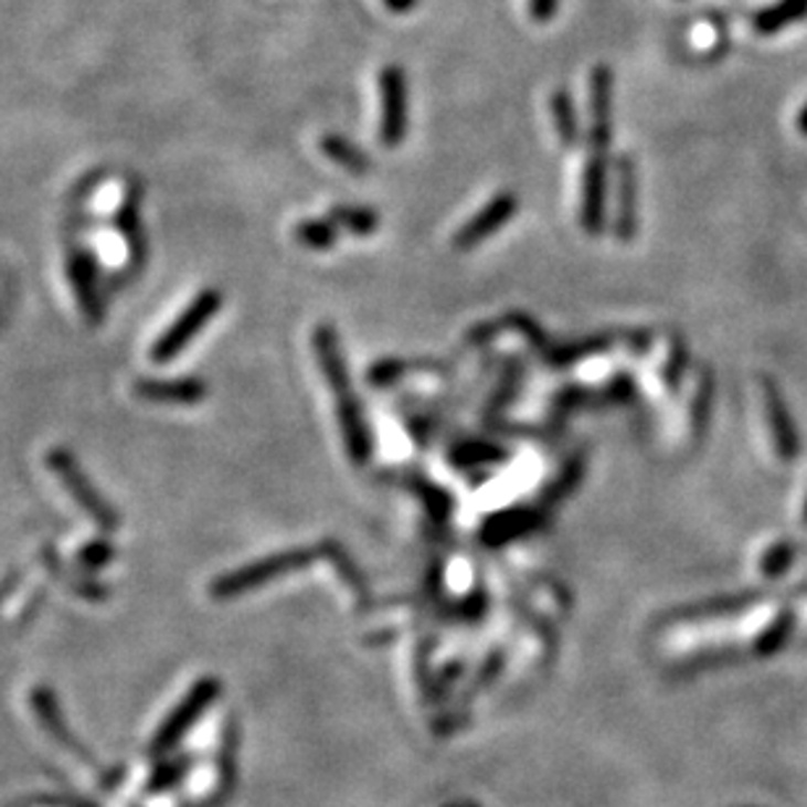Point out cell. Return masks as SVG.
Returning <instances> with one entry per match:
<instances>
[{
	"mask_svg": "<svg viewBox=\"0 0 807 807\" xmlns=\"http://www.w3.org/2000/svg\"><path fill=\"white\" fill-rule=\"evenodd\" d=\"M582 229L598 236L606 226V152H591L582 177Z\"/></svg>",
	"mask_w": 807,
	"mask_h": 807,
	"instance_id": "10",
	"label": "cell"
},
{
	"mask_svg": "<svg viewBox=\"0 0 807 807\" xmlns=\"http://www.w3.org/2000/svg\"><path fill=\"white\" fill-rule=\"evenodd\" d=\"M114 556H116V549H110V545L103 543V540H95V543H87L79 551V564L84 566V570L95 572V570H100V566L108 564Z\"/></svg>",
	"mask_w": 807,
	"mask_h": 807,
	"instance_id": "29",
	"label": "cell"
},
{
	"mask_svg": "<svg viewBox=\"0 0 807 807\" xmlns=\"http://www.w3.org/2000/svg\"><path fill=\"white\" fill-rule=\"evenodd\" d=\"M221 307H223L221 291H215V289L200 291L198 297L192 299V305H189L187 310L179 315V320H173L171 326L160 333V339L152 343V349H150L152 362L166 364V362H171L173 357H179L181 352H184L187 343L208 326L210 318H213Z\"/></svg>",
	"mask_w": 807,
	"mask_h": 807,
	"instance_id": "4",
	"label": "cell"
},
{
	"mask_svg": "<svg viewBox=\"0 0 807 807\" xmlns=\"http://www.w3.org/2000/svg\"><path fill=\"white\" fill-rule=\"evenodd\" d=\"M68 276H72L76 301H79L84 318H87L89 326H97L103 320V301L97 297V273L93 257L87 252H74V257L68 259Z\"/></svg>",
	"mask_w": 807,
	"mask_h": 807,
	"instance_id": "13",
	"label": "cell"
},
{
	"mask_svg": "<svg viewBox=\"0 0 807 807\" xmlns=\"http://www.w3.org/2000/svg\"><path fill=\"white\" fill-rule=\"evenodd\" d=\"M551 114H553V124H556L559 142L564 147H577L582 139V129H580L577 108H574V97L570 95V89L559 87L556 93L551 95Z\"/></svg>",
	"mask_w": 807,
	"mask_h": 807,
	"instance_id": "16",
	"label": "cell"
},
{
	"mask_svg": "<svg viewBox=\"0 0 807 807\" xmlns=\"http://www.w3.org/2000/svg\"><path fill=\"white\" fill-rule=\"evenodd\" d=\"M805 517H807V509H805Z\"/></svg>",
	"mask_w": 807,
	"mask_h": 807,
	"instance_id": "34",
	"label": "cell"
},
{
	"mask_svg": "<svg viewBox=\"0 0 807 807\" xmlns=\"http://www.w3.org/2000/svg\"><path fill=\"white\" fill-rule=\"evenodd\" d=\"M711 394H713V381L711 375H703V381L698 385V394H694V404H692V431L698 435L705 427L708 420V410H711Z\"/></svg>",
	"mask_w": 807,
	"mask_h": 807,
	"instance_id": "26",
	"label": "cell"
},
{
	"mask_svg": "<svg viewBox=\"0 0 807 807\" xmlns=\"http://www.w3.org/2000/svg\"><path fill=\"white\" fill-rule=\"evenodd\" d=\"M320 150L328 160H333L336 166L347 168V171L354 173V177H364V173L373 168V160L368 158V152H362L360 147L352 142V139H347L341 135H326V137H322L320 139Z\"/></svg>",
	"mask_w": 807,
	"mask_h": 807,
	"instance_id": "15",
	"label": "cell"
},
{
	"mask_svg": "<svg viewBox=\"0 0 807 807\" xmlns=\"http://www.w3.org/2000/svg\"><path fill=\"white\" fill-rule=\"evenodd\" d=\"M687 368V347L682 343V339H677L671 343V352H669V362L663 368V381L669 389H677L679 381H682Z\"/></svg>",
	"mask_w": 807,
	"mask_h": 807,
	"instance_id": "28",
	"label": "cell"
},
{
	"mask_svg": "<svg viewBox=\"0 0 807 807\" xmlns=\"http://www.w3.org/2000/svg\"><path fill=\"white\" fill-rule=\"evenodd\" d=\"M312 349L315 357H318L322 375H326L328 385H331L336 414H339L341 435L343 440H347L349 459H352L357 467H364L370 461V456H373V435H370L368 420H364L360 402H357L352 391V378H349V368L341 354V343L336 328L326 326V322L315 328Z\"/></svg>",
	"mask_w": 807,
	"mask_h": 807,
	"instance_id": "1",
	"label": "cell"
},
{
	"mask_svg": "<svg viewBox=\"0 0 807 807\" xmlns=\"http://www.w3.org/2000/svg\"><path fill=\"white\" fill-rule=\"evenodd\" d=\"M187 768H189L187 763H179V766H177V763H168V766H160V768H158V774L152 776L150 792H160V789L171 787V784H177L179 778L184 776V771H187Z\"/></svg>",
	"mask_w": 807,
	"mask_h": 807,
	"instance_id": "31",
	"label": "cell"
},
{
	"mask_svg": "<svg viewBox=\"0 0 807 807\" xmlns=\"http://www.w3.org/2000/svg\"><path fill=\"white\" fill-rule=\"evenodd\" d=\"M540 524H543V517H540L538 509L530 507H517L498 511L482 524V543L493 545V549H501V545L511 543V540H519L530 532H535Z\"/></svg>",
	"mask_w": 807,
	"mask_h": 807,
	"instance_id": "12",
	"label": "cell"
},
{
	"mask_svg": "<svg viewBox=\"0 0 807 807\" xmlns=\"http://www.w3.org/2000/svg\"><path fill=\"white\" fill-rule=\"evenodd\" d=\"M792 561V545L789 543H776L774 549H768L766 556L761 561V570L766 577H778Z\"/></svg>",
	"mask_w": 807,
	"mask_h": 807,
	"instance_id": "30",
	"label": "cell"
},
{
	"mask_svg": "<svg viewBox=\"0 0 807 807\" xmlns=\"http://www.w3.org/2000/svg\"><path fill=\"white\" fill-rule=\"evenodd\" d=\"M803 13V0H784V3L774 6V9L763 11L761 17L755 19V30L757 32H776L782 30L787 21H792L795 17Z\"/></svg>",
	"mask_w": 807,
	"mask_h": 807,
	"instance_id": "22",
	"label": "cell"
},
{
	"mask_svg": "<svg viewBox=\"0 0 807 807\" xmlns=\"http://www.w3.org/2000/svg\"><path fill=\"white\" fill-rule=\"evenodd\" d=\"M640 181H637V166L629 156L616 160V223L614 234L622 244L635 242L640 231Z\"/></svg>",
	"mask_w": 807,
	"mask_h": 807,
	"instance_id": "8",
	"label": "cell"
},
{
	"mask_svg": "<svg viewBox=\"0 0 807 807\" xmlns=\"http://www.w3.org/2000/svg\"><path fill=\"white\" fill-rule=\"evenodd\" d=\"M412 370H438V364L423 362V364H412V362H402V360H381L370 368L368 381L375 385V389H383V385L396 383L399 378L412 373Z\"/></svg>",
	"mask_w": 807,
	"mask_h": 807,
	"instance_id": "21",
	"label": "cell"
},
{
	"mask_svg": "<svg viewBox=\"0 0 807 807\" xmlns=\"http://www.w3.org/2000/svg\"><path fill=\"white\" fill-rule=\"evenodd\" d=\"M580 477H582V461H570V465L564 467V472L556 477V482H551L549 490H545V501L556 503L561 498L570 496L574 486L580 482Z\"/></svg>",
	"mask_w": 807,
	"mask_h": 807,
	"instance_id": "25",
	"label": "cell"
},
{
	"mask_svg": "<svg viewBox=\"0 0 807 807\" xmlns=\"http://www.w3.org/2000/svg\"><path fill=\"white\" fill-rule=\"evenodd\" d=\"M414 490L425 498L427 509H431V514L435 519H446L448 514H452V496H446L440 488L431 486V482H417V488Z\"/></svg>",
	"mask_w": 807,
	"mask_h": 807,
	"instance_id": "27",
	"label": "cell"
},
{
	"mask_svg": "<svg viewBox=\"0 0 807 807\" xmlns=\"http://www.w3.org/2000/svg\"><path fill=\"white\" fill-rule=\"evenodd\" d=\"M509 459V452L493 444H459L454 448L452 461L456 467H482V465H501Z\"/></svg>",
	"mask_w": 807,
	"mask_h": 807,
	"instance_id": "19",
	"label": "cell"
},
{
	"mask_svg": "<svg viewBox=\"0 0 807 807\" xmlns=\"http://www.w3.org/2000/svg\"><path fill=\"white\" fill-rule=\"evenodd\" d=\"M420 0H383V6L389 9L391 13H410L417 9Z\"/></svg>",
	"mask_w": 807,
	"mask_h": 807,
	"instance_id": "33",
	"label": "cell"
},
{
	"mask_svg": "<svg viewBox=\"0 0 807 807\" xmlns=\"http://www.w3.org/2000/svg\"><path fill=\"white\" fill-rule=\"evenodd\" d=\"M610 339L601 336V339H587V341H577V343H564V347H551L549 352H543L545 362L553 364V368H570V364H577L585 357L606 352L610 347Z\"/></svg>",
	"mask_w": 807,
	"mask_h": 807,
	"instance_id": "17",
	"label": "cell"
},
{
	"mask_svg": "<svg viewBox=\"0 0 807 807\" xmlns=\"http://www.w3.org/2000/svg\"><path fill=\"white\" fill-rule=\"evenodd\" d=\"M763 399H766V414L771 423V433H774L776 452L782 459H792L797 454V435L792 427V420L787 410H784L782 396H778L776 385L771 381H763Z\"/></svg>",
	"mask_w": 807,
	"mask_h": 807,
	"instance_id": "14",
	"label": "cell"
},
{
	"mask_svg": "<svg viewBox=\"0 0 807 807\" xmlns=\"http://www.w3.org/2000/svg\"><path fill=\"white\" fill-rule=\"evenodd\" d=\"M320 553H322V556H328V559L333 561L336 570H339L341 577H347V582H349V585L354 587V593H357V595H364V593H368V587H364L362 577H360V574H357V566L352 564V561H349L347 553H343V551L339 549V543H333V540H326V543L320 545Z\"/></svg>",
	"mask_w": 807,
	"mask_h": 807,
	"instance_id": "23",
	"label": "cell"
},
{
	"mask_svg": "<svg viewBox=\"0 0 807 807\" xmlns=\"http://www.w3.org/2000/svg\"><path fill=\"white\" fill-rule=\"evenodd\" d=\"M559 13V0H530V17L545 24Z\"/></svg>",
	"mask_w": 807,
	"mask_h": 807,
	"instance_id": "32",
	"label": "cell"
},
{
	"mask_svg": "<svg viewBox=\"0 0 807 807\" xmlns=\"http://www.w3.org/2000/svg\"><path fill=\"white\" fill-rule=\"evenodd\" d=\"M331 221L336 226L352 231L354 236H370L381 226V217H378L375 210L362 205H336L331 210Z\"/></svg>",
	"mask_w": 807,
	"mask_h": 807,
	"instance_id": "18",
	"label": "cell"
},
{
	"mask_svg": "<svg viewBox=\"0 0 807 807\" xmlns=\"http://www.w3.org/2000/svg\"><path fill=\"white\" fill-rule=\"evenodd\" d=\"M135 394L152 404H198L208 396V385L200 378H177V381H156V378H139Z\"/></svg>",
	"mask_w": 807,
	"mask_h": 807,
	"instance_id": "11",
	"label": "cell"
},
{
	"mask_svg": "<svg viewBox=\"0 0 807 807\" xmlns=\"http://www.w3.org/2000/svg\"><path fill=\"white\" fill-rule=\"evenodd\" d=\"M610 100H614V74L606 63H595L591 72V126H587L591 152H606L610 145V131H614Z\"/></svg>",
	"mask_w": 807,
	"mask_h": 807,
	"instance_id": "9",
	"label": "cell"
},
{
	"mask_svg": "<svg viewBox=\"0 0 807 807\" xmlns=\"http://www.w3.org/2000/svg\"><path fill=\"white\" fill-rule=\"evenodd\" d=\"M294 236H297L299 244L310 249H331L336 238H339V231H336L333 221H301L294 229Z\"/></svg>",
	"mask_w": 807,
	"mask_h": 807,
	"instance_id": "20",
	"label": "cell"
},
{
	"mask_svg": "<svg viewBox=\"0 0 807 807\" xmlns=\"http://www.w3.org/2000/svg\"><path fill=\"white\" fill-rule=\"evenodd\" d=\"M221 692V684L215 679H202L187 692V698L181 700L179 708H173L171 715L166 719V724L158 729L156 742H152V753H168L171 747H177V742L184 736L189 729H192L194 721L200 719L202 713L208 711V705L213 703Z\"/></svg>",
	"mask_w": 807,
	"mask_h": 807,
	"instance_id": "6",
	"label": "cell"
},
{
	"mask_svg": "<svg viewBox=\"0 0 807 807\" xmlns=\"http://www.w3.org/2000/svg\"><path fill=\"white\" fill-rule=\"evenodd\" d=\"M137 215H139L137 213V202L129 200L121 208V213H118V229H121L126 242H129L131 255L139 259L145 255V242H142V234H139V217Z\"/></svg>",
	"mask_w": 807,
	"mask_h": 807,
	"instance_id": "24",
	"label": "cell"
},
{
	"mask_svg": "<svg viewBox=\"0 0 807 807\" xmlns=\"http://www.w3.org/2000/svg\"><path fill=\"white\" fill-rule=\"evenodd\" d=\"M312 559H315L312 549H291L284 553H273V556L249 561V564L238 566V570L217 577L213 585H210V595H213L215 601L238 598V595L268 585L273 580L305 570V566L312 564Z\"/></svg>",
	"mask_w": 807,
	"mask_h": 807,
	"instance_id": "2",
	"label": "cell"
},
{
	"mask_svg": "<svg viewBox=\"0 0 807 807\" xmlns=\"http://www.w3.org/2000/svg\"><path fill=\"white\" fill-rule=\"evenodd\" d=\"M47 467H51L55 477H59L61 486L68 490V496L79 503L84 514L95 519L97 528L105 532H114L118 528L116 509L110 507V503L105 501L100 493H97L95 486L89 482V477L84 475V469L79 467V461H76L74 454H68L66 448H53V452L47 454Z\"/></svg>",
	"mask_w": 807,
	"mask_h": 807,
	"instance_id": "3",
	"label": "cell"
},
{
	"mask_svg": "<svg viewBox=\"0 0 807 807\" xmlns=\"http://www.w3.org/2000/svg\"><path fill=\"white\" fill-rule=\"evenodd\" d=\"M381 87V142L396 147L404 142L410 129V89H406V74L399 63H389L378 76Z\"/></svg>",
	"mask_w": 807,
	"mask_h": 807,
	"instance_id": "5",
	"label": "cell"
},
{
	"mask_svg": "<svg viewBox=\"0 0 807 807\" xmlns=\"http://www.w3.org/2000/svg\"><path fill=\"white\" fill-rule=\"evenodd\" d=\"M519 210V198L514 192H501L496 194L488 205H482L477 210V215L472 221H467L465 226L456 231L454 236V247L467 252L480 247L482 242H488L490 236L496 234L498 229H503L511 217L517 215Z\"/></svg>",
	"mask_w": 807,
	"mask_h": 807,
	"instance_id": "7",
	"label": "cell"
}]
</instances>
